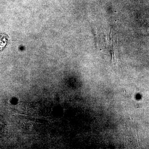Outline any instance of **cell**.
Instances as JSON below:
<instances>
[{
  "label": "cell",
  "instance_id": "1",
  "mask_svg": "<svg viewBox=\"0 0 149 149\" xmlns=\"http://www.w3.org/2000/svg\"><path fill=\"white\" fill-rule=\"evenodd\" d=\"M7 37L5 35H0V50L4 47L7 43Z\"/></svg>",
  "mask_w": 149,
  "mask_h": 149
}]
</instances>
